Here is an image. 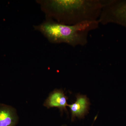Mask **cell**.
<instances>
[{"mask_svg": "<svg viewBox=\"0 0 126 126\" xmlns=\"http://www.w3.org/2000/svg\"><path fill=\"white\" fill-rule=\"evenodd\" d=\"M99 24L98 21H95L69 25L46 18L41 24L34 26V28L43 34L50 43H65L75 47L87 45L89 33L98 28Z\"/></svg>", "mask_w": 126, "mask_h": 126, "instance_id": "cell-2", "label": "cell"}, {"mask_svg": "<svg viewBox=\"0 0 126 126\" xmlns=\"http://www.w3.org/2000/svg\"><path fill=\"white\" fill-rule=\"evenodd\" d=\"M67 126V125H66V124H63V125H61V126Z\"/></svg>", "mask_w": 126, "mask_h": 126, "instance_id": "cell-7", "label": "cell"}, {"mask_svg": "<svg viewBox=\"0 0 126 126\" xmlns=\"http://www.w3.org/2000/svg\"><path fill=\"white\" fill-rule=\"evenodd\" d=\"M76 100L72 104H68L71 113V121H74L76 118L84 119L89 113L90 104L87 95L78 94L76 95Z\"/></svg>", "mask_w": 126, "mask_h": 126, "instance_id": "cell-4", "label": "cell"}, {"mask_svg": "<svg viewBox=\"0 0 126 126\" xmlns=\"http://www.w3.org/2000/svg\"><path fill=\"white\" fill-rule=\"evenodd\" d=\"M99 24H116L126 28V0H106Z\"/></svg>", "mask_w": 126, "mask_h": 126, "instance_id": "cell-3", "label": "cell"}, {"mask_svg": "<svg viewBox=\"0 0 126 126\" xmlns=\"http://www.w3.org/2000/svg\"><path fill=\"white\" fill-rule=\"evenodd\" d=\"M19 121V116L15 108L0 103V126H16Z\"/></svg>", "mask_w": 126, "mask_h": 126, "instance_id": "cell-6", "label": "cell"}, {"mask_svg": "<svg viewBox=\"0 0 126 126\" xmlns=\"http://www.w3.org/2000/svg\"><path fill=\"white\" fill-rule=\"evenodd\" d=\"M106 0H37L46 18L69 25L98 21Z\"/></svg>", "mask_w": 126, "mask_h": 126, "instance_id": "cell-1", "label": "cell"}, {"mask_svg": "<svg viewBox=\"0 0 126 126\" xmlns=\"http://www.w3.org/2000/svg\"><path fill=\"white\" fill-rule=\"evenodd\" d=\"M68 97L62 89H55L51 92L44 102L43 106L48 109L56 108L59 109L61 114L64 111L67 113V107L68 104Z\"/></svg>", "mask_w": 126, "mask_h": 126, "instance_id": "cell-5", "label": "cell"}]
</instances>
